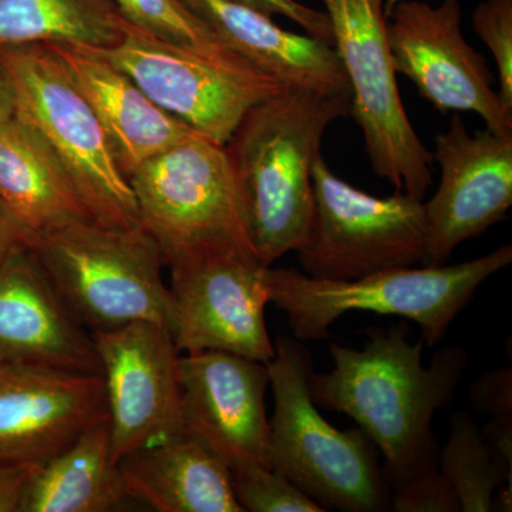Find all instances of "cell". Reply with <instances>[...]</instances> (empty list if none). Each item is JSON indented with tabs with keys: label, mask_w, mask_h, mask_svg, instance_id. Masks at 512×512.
<instances>
[{
	"label": "cell",
	"mask_w": 512,
	"mask_h": 512,
	"mask_svg": "<svg viewBox=\"0 0 512 512\" xmlns=\"http://www.w3.org/2000/svg\"><path fill=\"white\" fill-rule=\"evenodd\" d=\"M423 345V339L410 342L404 323L373 329L363 349L332 343V370L312 372L309 380L315 403L355 420L382 454L390 491L439 468L431 423L453 399L468 365L466 350L447 346L424 367Z\"/></svg>",
	"instance_id": "obj_1"
},
{
	"label": "cell",
	"mask_w": 512,
	"mask_h": 512,
	"mask_svg": "<svg viewBox=\"0 0 512 512\" xmlns=\"http://www.w3.org/2000/svg\"><path fill=\"white\" fill-rule=\"evenodd\" d=\"M350 114V94L286 87L252 107L225 143L249 241L262 265L272 266L301 244L323 136Z\"/></svg>",
	"instance_id": "obj_2"
},
{
	"label": "cell",
	"mask_w": 512,
	"mask_h": 512,
	"mask_svg": "<svg viewBox=\"0 0 512 512\" xmlns=\"http://www.w3.org/2000/svg\"><path fill=\"white\" fill-rule=\"evenodd\" d=\"M268 363L274 414L268 463L323 510L390 511V485L376 447L357 429L338 430L311 393L312 357L298 339L279 336Z\"/></svg>",
	"instance_id": "obj_3"
},
{
	"label": "cell",
	"mask_w": 512,
	"mask_h": 512,
	"mask_svg": "<svg viewBox=\"0 0 512 512\" xmlns=\"http://www.w3.org/2000/svg\"><path fill=\"white\" fill-rule=\"evenodd\" d=\"M512 262L511 245L457 265L392 269L352 279L328 281L288 268L265 269L269 303L288 318L293 338H329L330 326L350 312L402 316L420 326L429 346L444 339L458 313L490 276Z\"/></svg>",
	"instance_id": "obj_4"
},
{
	"label": "cell",
	"mask_w": 512,
	"mask_h": 512,
	"mask_svg": "<svg viewBox=\"0 0 512 512\" xmlns=\"http://www.w3.org/2000/svg\"><path fill=\"white\" fill-rule=\"evenodd\" d=\"M40 265L90 333L150 320L171 328L173 303L154 238L141 227L77 222L32 242Z\"/></svg>",
	"instance_id": "obj_5"
},
{
	"label": "cell",
	"mask_w": 512,
	"mask_h": 512,
	"mask_svg": "<svg viewBox=\"0 0 512 512\" xmlns=\"http://www.w3.org/2000/svg\"><path fill=\"white\" fill-rule=\"evenodd\" d=\"M16 114L52 150L96 224H140L136 195L111 154L99 120L49 45L0 47Z\"/></svg>",
	"instance_id": "obj_6"
},
{
	"label": "cell",
	"mask_w": 512,
	"mask_h": 512,
	"mask_svg": "<svg viewBox=\"0 0 512 512\" xmlns=\"http://www.w3.org/2000/svg\"><path fill=\"white\" fill-rule=\"evenodd\" d=\"M128 183L164 265L231 245L254 251L227 153L210 138L192 134L138 165Z\"/></svg>",
	"instance_id": "obj_7"
},
{
	"label": "cell",
	"mask_w": 512,
	"mask_h": 512,
	"mask_svg": "<svg viewBox=\"0 0 512 512\" xmlns=\"http://www.w3.org/2000/svg\"><path fill=\"white\" fill-rule=\"evenodd\" d=\"M312 192L311 220L295 249L306 275L352 281L423 261V201L402 191L375 197L357 190L322 156L313 164Z\"/></svg>",
	"instance_id": "obj_8"
},
{
	"label": "cell",
	"mask_w": 512,
	"mask_h": 512,
	"mask_svg": "<svg viewBox=\"0 0 512 512\" xmlns=\"http://www.w3.org/2000/svg\"><path fill=\"white\" fill-rule=\"evenodd\" d=\"M322 2L373 171L397 191L423 201L433 184V154L421 143L400 97L383 0Z\"/></svg>",
	"instance_id": "obj_9"
},
{
	"label": "cell",
	"mask_w": 512,
	"mask_h": 512,
	"mask_svg": "<svg viewBox=\"0 0 512 512\" xmlns=\"http://www.w3.org/2000/svg\"><path fill=\"white\" fill-rule=\"evenodd\" d=\"M86 49L119 67L157 106L220 146L252 107L286 89L248 60L171 45L126 20L116 45Z\"/></svg>",
	"instance_id": "obj_10"
},
{
	"label": "cell",
	"mask_w": 512,
	"mask_h": 512,
	"mask_svg": "<svg viewBox=\"0 0 512 512\" xmlns=\"http://www.w3.org/2000/svg\"><path fill=\"white\" fill-rule=\"evenodd\" d=\"M171 335L180 353L221 350L268 365L275 345L266 328L265 269L252 249H207L168 265Z\"/></svg>",
	"instance_id": "obj_11"
},
{
	"label": "cell",
	"mask_w": 512,
	"mask_h": 512,
	"mask_svg": "<svg viewBox=\"0 0 512 512\" xmlns=\"http://www.w3.org/2000/svg\"><path fill=\"white\" fill-rule=\"evenodd\" d=\"M460 0L439 6L403 0L387 13V42L394 73L403 74L437 110L470 111L487 130L512 134V110L495 92L484 57L461 29Z\"/></svg>",
	"instance_id": "obj_12"
},
{
	"label": "cell",
	"mask_w": 512,
	"mask_h": 512,
	"mask_svg": "<svg viewBox=\"0 0 512 512\" xmlns=\"http://www.w3.org/2000/svg\"><path fill=\"white\" fill-rule=\"evenodd\" d=\"M92 335L106 392L113 460L119 463L137 448L184 433L181 353L170 328L140 320Z\"/></svg>",
	"instance_id": "obj_13"
},
{
	"label": "cell",
	"mask_w": 512,
	"mask_h": 512,
	"mask_svg": "<svg viewBox=\"0 0 512 512\" xmlns=\"http://www.w3.org/2000/svg\"><path fill=\"white\" fill-rule=\"evenodd\" d=\"M440 165L436 194L423 202L426 245L421 264H446L454 249L504 221L512 205V134L478 131L471 136L454 114L434 140Z\"/></svg>",
	"instance_id": "obj_14"
},
{
	"label": "cell",
	"mask_w": 512,
	"mask_h": 512,
	"mask_svg": "<svg viewBox=\"0 0 512 512\" xmlns=\"http://www.w3.org/2000/svg\"><path fill=\"white\" fill-rule=\"evenodd\" d=\"M184 429L228 468L269 467L268 366L221 352L184 353L178 363Z\"/></svg>",
	"instance_id": "obj_15"
},
{
	"label": "cell",
	"mask_w": 512,
	"mask_h": 512,
	"mask_svg": "<svg viewBox=\"0 0 512 512\" xmlns=\"http://www.w3.org/2000/svg\"><path fill=\"white\" fill-rule=\"evenodd\" d=\"M104 414L101 375L0 363V464L40 467Z\"/></svg>",
	"instance_id": "obj_16"
},
{
	"label": "cell",
	"mask_w": 512,
	"mask_h": 512,
	"mask_svg": "<svg viewBox=\"0 0 512 512\" xmlns=\"http://www.w3.org/2000/svg\"><path fill=\"white\" fill-rule=\"evenodd\" d=\"M35 363L101 375L93 335L70 312L32 247L0 268V363Z\"/></svg>",
	"instance_id": "obj_17"
},
{
	"label": "cell",
	"mask_w": 512,
	"mask_h": 512,
	"mask_svg": "<svg viewBox=\"0 0 512 512\" xmlns=\"http://www.w3.org/2000/svg\"><path fill=\"white\" fill-rule=\"evenodd\" d=\"M89 101L124 177L195 134L157 106L128 74L82 46L49 45Z\"/></svg>",
	"instance_id": "obj_18"
},
{
	"label": "cell",
	"mask_w": 512,
	"mask_h": 512,
	"mask_svg": "<svg viewBox=\"0 0 512 512\" xmlns=\"http://www.w3.org/2000/svg\"><path fill=\"white\" fill-rule=\"evenodd\" d=\"M184 2L238 55L286 87L350 94L342 63L328 43L279 28L269 16L234 0Z\"/></svg>",
	"instance_id": "obj_19"
},
{
	"label": "cell",
	"mask_w": 512,
	"mask_h": 512,
	"mask_svg": "<svg viewBox=\"0 0 512 512\" xmlns=\"http://www.w3.org/2000/svg\"><path fill=\"white\" fill-rule=\"evenodd\" d=\"M117 464L131 500L158 512H244L227 464L187 431L137 448Z\"/></svg>",
	"instance_id": "obj_20"
},
{
	"label": "cell",
	"mask_w": 512,
	"mask_h": 512,
	"mask_svg": "<svg viewBox=\"0 0 512 512\" xmlns=\"http://www.w3.org/2000/svg\"><path fill=\"white\" fill-rule=\"evenodd\" d=\"M0 201L28 228L33 241L93 221L55 154L16 116L0 124Z\"/></svg>",
	"instance_id": "obj_21"
},
{
	"label": "cell",
	"mask_w": 512,
	"mask_h": 512,
	"mask_svg": "<svg viewBox=\"0 0 512 512\" xmlns=\"http://www.w3.org/2000/svg\"><path fill=\"white\" fill-rule=\"evenodd\" d=\"M131 497L111 456L109 416L92 421L64 450L30 471L18 512H109Z\"/></svg>",
	"instance_id": "obj_22"
},
{
	"label": "cell",
	"mask_w": 512,
	"mask_h": 512,
	"mask_svg": "<svg viewBox=\"0 0 512 512\" xmlns=\"http://www.w3.org/2000/svg\"><path fill=\"white\" fill-rule=\"evenodd\" d=\"M121 28L111 0H0V47H110Z\"/></svg>",
	"instance_id": "obj_23"
},
{
	"label": "cell",
	"mask_w": 512,
	"mask_h": 512,
	"mask_svg": "<svg viewBox=\"0 0 512 512\" xmlns=\"http://www.w3.org/2000/svg\"><path fill=\"white\" fill-rule=\"evenodd\" d=\"M439 470L453 485L461 512H490L498 488L512 487V471L495 460L480 427L466 412L451 417Z\"/></svg>",
	"instance_id": "obj_24"
},
{
	"label": "cell",
	"mask_w": 512,
	"mask_h": 512,
	"mask_svg": "<svg viewBox=\"0 0 512 512\" xmlns=\"http://www.w3.org/2000/svg\"><path fill=\"white\" fill-rule=\"evenodd\" d=\"M123 20L141 32L225 59H244L184 0H111Z\"/></svg>",
	"instance_id": "obj_25"
},
{
	"label": "cell",
	"mask_w": 512,
	"mask_h": 512,
	"mask_svg": "<svg viewBox=\"0 0 512 512\" xmlns=\"http://www.w3.org/2000/svg\"><path fill=\"white\" fill-rule=\"evenodd\" d=\"M232 488L242 510L249 512H323L291 481L262 464L229 468Z\"/></svg>",
	"instance_id": "obj_26"
},
{
	"label": "cell",
	"mask_w": 512,
	"mask_h": 512,
	"mask_svg": "<svg viewBox=\"0 0 512 512\" xmlns=\"http://www.w3.org/2000/svg\"><path fill=\"white\" fill-rule=\"evenodd\" d=\"M473 28L497 63L498 94L512 110V0H484L474 10Z\"/></svg>",
	"instance_id": "obj_27"
},
{
	"label": "cell",
	"mask_w": 512,
	"mask_h": 512,
	"mask_svg": "<svg viewBox=\"0 0 512 512\" xmlns=\"http://www.w3.org/2000/svg\"><path fill=\"white\" fill-rule=\"evenodd\" d=\"M390 511L460 512V501L448 478L436 468L390 494Z\"/></svg>",
	"instance_id": "obj_28"
},
{
	"label": "cell",
	"mask_w": 512,
	"mask_h": 512,
	"mask_svg": "<svg viewBox=\"0 0 512 512\" xmlns=\"http://www.w3.org/2000/svg\"><path fill=\"white\" fill-rule=\"evenodd\" d=\"M264 15H279L301 26L309 36L322 40L333 47L332 26L325 12L309 8L296 0H234Z\"/></svg>",
	"instance_id": "obj_29"
},
{
	"label": "cell",
	"mask_w": 512,
	"mask_h": 512,
	"mask_svg": "<svg viewBox=\"0 0 512 512\" xmlns=\"http://www.w3.org/2000/svg\"><path fill=\"white\" fill-rule=\"evenodd\" d=\"M471 406L490 417L512 416V369L493 370L471 384Z\"/></svg>",
	"instance_id": "obj_30"
},
{
	"label": "cell",
	"mask_w": 512,
	"mask_h": 512,
	"mask_svg": "<svg viewBox=\"0 0 512 512\" xmlns=\"http://www.w3.org/2000/svg\"><path fill=\"white\" fill-rule=\"evenodd\" d=\"M480 431L495 460L512 471V416L490 417Z\"/></svg>",
	"instance_id": "obj_31"
},
{
	"label": "cell",
	"mask_w": 512,
	"mask_h": 512,
	"mask_svg": "<svg viewBox=\"0 0 512 512\" xmlns=\"http://www.w3.org/2000/svg\"><path fill=\"white\" fill-rule=\"evenodd\" d=\"M33 237L19 218L0 201V268L19 245L32 244Z\"/></svg>",
	"instance_id": "obj_32"
},
{
	"label": "cell",
	"mask_w": 512,
	"mask_h": 512,
	"mask_svg": "<svg viewBox=\"0 0 512 512\" xmlns=\"http://www.w3.org/2000/svg\"><path fill=\"white\" fill-rule=\"evenodd\" d=\"M16 99L12 80L5 64L0 60V124L15 117Z\"/></svg>",
	"instance_id": "obj_33"
},
{
	"label": "cell",
	"mask_w": 512,
	"mask_h": 512,
	"mask_svg": "<svg viewBox=\"0 0 512 512\" xmlns=\"http://www.w3.org/2000/svg\"><path fill=\"white\" fill-rule=\"evenodd\" d=\"M399 2H403V0H386V2H384V13H386V18L387 13H389L393 6L397 5Z\"/></svg>",
	"instance_id": "obj_34"
}]
</instances>
